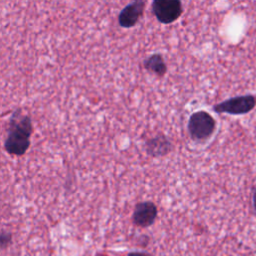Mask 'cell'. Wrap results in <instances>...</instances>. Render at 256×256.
I'll list each match as a JSON object with an SVG mask.
<instances>
[{
	"label": "cell",
	"instance_id": "6da1fadb",
	"mask_svg": "<svg viewBox=\"0 0 256 256\" xmlns=\"http://www.w3.org/2000/svg\"><path fill=\"white\" fill-rule=\"evenodd\" d=\"M33 132L31 118L20 109L15 110L9 119L8 132L4 141V149L8 154L21 156L30 147Z\"/></svg>",
	"mask_w": 256,
	"mask_h": 256
},
{
	"label": "cell",
	"instance_id": "7a4b0ae2",
	"mask_svg": "<svg viewBox=\"0 0 256 256\" xmlns=\"http://www.w3.org/2000/svg\"><path fill=\"white\" fill-rule=\"evenodd\" d=\"M215 128V119L204 110L196 111L189 117L187 129L191 139L196 142L208 140L213 135Z\"/></svg>",
	"mask_w": 256,
	"mask_h": 256
},
{
	"label": "cell",
	"instance_id": "3957f363",
	"mask_svg": "<svg viewBox=\"0 0 256 256\" xmlns=\"http://www.w3.org/2000/svg\"><path fill=\"white\" fill-rule=\"evenodd\" d=\"M256 106V97L254 95H242L227 99L213 106L217 113H226L230 115H241L250 112Z\"/></svg>",
	"mask_w": 256,
	"mask_h": 256
},
{
	"label": "cell",
	"instance_id": "277c9868",
	"mask_svg": "<svg viewBox=\"0 0 256 256\" xmlns=\"http://www.w3.org/2000/svg\"><path fill=\"white\" fill-rule=\"evenodd\" d=\"M152 11L159 22L170 24L181 16L183 7L179 0H154Z\"/></svg>",
	"mask_w": 256,
	"mask_h": 256
},
{
	"label": "cell",
	"instance_id": "5b68a950",
	"mask_svg": "<svg viewBox=\"0 0 256 256\" xmlns=\"http://www.w3.org/2000/svg\"><path fill=\"white\" fill-rule=\"evenodd\" d=\"M157 207L151 201L139 202L135 205L132 220L133 223L138 227H149L151 226L157 217Z\"/></svg>",
	"mask_w": 256,
	"mask_h": 256
},
{
	"label": "cell",
	"instance_id": "8992f818",
	"mask_svg": "<svg viewBox=\"0 0 256 256\" xmlns=\"http://www.w3.org/2000/svg\"><path fill=\"white\" fill-rule=\"evenodd\" d=\"M146 3L142 0L133 1L126 5L118 15V23L123 28L134 27L143 15Z\"/></svg>",
	"mask_w": 256,
	"mask_h": 256
},
{
	"label": "cell",
	"instance_id": "52a82bcc",
	"mask_svg": "<svg viewBox=\"0 0 256 256\" xmlns=\"http://www.w3.org/2000/svg\"><path fill=\"white\" fill-rule=\"evenodd\" d=\"M144 146L146 153L153 158L163 157L167 155L173 148L172 142L163 133H159L153 137L148 138L145 141Z\"/></svg>",
	"mask_w": 256,
	"mask_h": 256
},
{
	"label": "cell",
	"instance_id": "ba28073f",
	"mask_svg": "<svg viewBox=\"0 0 256 256\" xmlns=\"http://www.w3.org/2000/svg\"><path fill=\"white\" fill-rule=\"evenodd\" d=\"M143 67L158 77H163L167 72V65L160 53H154L143 62Z\"/></svg>",
	"mask_w": 256,
	"mask_h": 256
},
{
	"label": "cell",
	"instance_id": "9c48e42d",
	"mask_svg": "<svg viewBox=\"0 0 256 256\" xmlns=\"http://www.w3.org/2000/svg\"><path fill=\"white\" fill-rule=\"evenodd\" d=\"M128 256H151V255L145 252H131L128 254Z\"/></svg>",
	"mask_w": 256,
	"mask_h": 256
},
{
	"label": "cell",
	"instance_id": "30bf717a",
	"mask_svg": "<svg viewBox=\"0 0 256 256\" xmlns=\"http://www.w3.org/2000/svg\"><path fill=\"white\" fill-rule=\"evenodd\" d=\"M252 201H253V207L256 211V188L254 190V193H253V198H252Z\"/></svg>",
	"mask_w": 256,
	"mask_h": 256
}]
</instances>
